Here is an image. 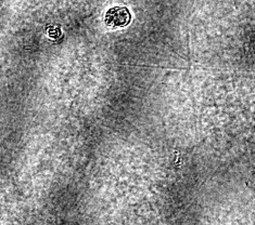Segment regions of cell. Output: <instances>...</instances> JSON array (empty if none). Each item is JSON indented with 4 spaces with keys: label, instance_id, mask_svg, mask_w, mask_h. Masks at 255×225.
<instances>
[{
    "label": "cell",
    "instance_id": "obj_1",
    "mask_svg": "<svg viewBox=\"0 0 255 225\" xmlns=\"http://www.w3.org/2000/svg\"><path fill=\"white\" fill-rule=\"evenodd\" d=\"M130 12L125 7H114L107 12L105 22L108 26L124 27L130 23Z\"/></svg>",
    "mask_w": 255,
    "mask_h": 225
}]
</instances>
